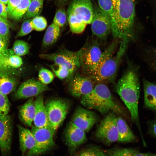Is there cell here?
Returning <instances> with one entry per match:
<instances>
[{
  "mask_svg": "<svg viewBox=\"0 0 156 156\" xmlns=\"http://www.w3.org/2000/svg\"><path fill=\"white\" fill-rule=\"evenodd\" d=\"M109 156H134L139 152L131 148H114L104 150Z\"/></svg>",
  "mask_w": 156,
  "mask_h": 156,
  "instance_id": "cell-27",
  "label": "cell"
},
{
  "mask_svg": "<svg viewBox=\"0 0 156 156\" xmlns=\"http://www.w3.org/2000/svg\"><path fill=\"white\" fill-rule=\"evenodd\" d=\"M146 54L148 65L156 72V48L148 49Z\"/></svg>",
  "mask_w": 156,
  "mask_h": 156,
  "instance_id": "cell-37",
  "label": "cell"
},
{
  "mask_svg": "<svg viewBox=\"0 0 156 156\" xmlns=\"http://www.w3.org/2000/svg\"><path fill=\"white\" fill-rule=\"evenodd\" d=\"M148 132L149 134L156 138V118L148 122Z\"/></svg>",
  "mask_w": 156,
  "mask_h": 156,
  "instance_id": "cell-43",
  "label": "cell"
},
{
  "mask_svg": "<svg viewBox=\"0 0 156 156\" xmlns=\"http://www.w3.org/2000/svg\"><path fill=\"white\" fill-rule=\"evenodd\" d=\"M9 57L5 54L0 53V74L9 73L13 69L10 67L7 62V59Z\"/></svg>",
  "mask_w": 156,
  "mask_h": 156,
  "instance_id": "cell-38",
  "label": "cell"
},
{
  "mask_svg": "<svg viewBox=\"0 0 156 156\" xmlns=\"http://www.w3.org/2000/svg\"><path fill=\"white\" fill-rule=\"evenodd\" d=\"M38 77L40 81L45 85L51 82L54 78L53 73L49 70L44 68H42L39 70Z\"/></svg>",
  "mask_w": 156,
  "mask_h": 156,
  "instance_id": "cell-31",
  "label": "cell"
},
{
  "mask_svg": "<svg viewBox=\"0 0 156 156\" xmlns=\"http://www.w3.org/2000/svg\"><path fill=\"white\" fill-rule=\"evenodd\" d=\"M116 123L118 133V142L129 143L136 141L135 136L123 118L120 116H117Z\"/></svg>",
  "mask_w": 156,
  "mask_h": 156,
  "instance_id": "cell-20",
  "label": "cell"
},
{
  "mask_svg": "<svg viewBox=\"0 0 156 156\" xmlns=\"http://www.w3.org/2000/svg\"><path fill=\"white\" fill-rule=\"evenodd\" d=\"M35 112L33 97L29 98L21 107L19 111L20 120L24 125L31 127L34 118Z\"/></svg>",
  "mask_w": 156,
  "mask_h": 156,
  "instance_id": "cell-21",
  "label": "cell"
},
{
  "mask_svg": "<svg viewBox=\"0 0 156 156\" xmlns=\"http://www.w3.org/2000/svg\"><path fill=\"white\" fill-rule=\"evenodd\" d=\"M20 148L22 156L31 152L35 147L36 142L31 131L18 125Z\"/></svg>",
  "mask_w": 156,
  "mask_h": 156,
  "instance_id": "cell-17",
  "label": "cell"
},
{
  "mask_svg": "<svg viewBox=\"0 0 156 156\" xmlns=\"http://www.w3.org/2000/svg\"><path fill=\"white\" fill-rule=\"evenodd\" d=\"M151 12V18L156 23V0H146Z\"/></svg>",
  "mask_w": 156,
  "mask_h": 156,
  "instance_id": "cell-41",
  "label": "cell"
},
{
  "mask_svg": "<svg viewBox=\"0 0 156 156\" xmlns=\"http://www.w3.org/2000/svg\"><path fill=\"white\" fill-rule=\"evenodd\" d=\"M9 0H0V1L5 5L7 4Z\"/></svg>",
  "mask_w": 156,
  "mask_h": 156,
  "instance_id": "cell-47",
  "label": "cell"
},
{
  "mask_svg": "<svg viewBox=\"0 0 156 156\" xmlns=\"http://www.w3.org/2000/svg\"><path fill=\"white\" fill-rule=\"evenodd\" d=\"M12 128L11 116L0 115V149L2 156H8L10 153Z\"/></svg>",
  "mask_w": 156,
  "mask_h": 156,
  "instance_id": "cell-14",
  "label": "cell"
},
{
  "mask_svg": "<svg viewBox=\"0 0 156 156\" xmlns=\"http://www.w3.org/2000/svg\"><path fill=\"white\" fill-rule=\"evenodd\" d=\"M39 57L65 67L72 75L76 69L80 67L77 51L74 52L63 49L53 53L40 54Z\"/></svg>",
  "mask_w": 156,
  "mask_h": 156,
  "instance_id": "cell-7",
  "label": "cell"
},
{
  "mask_svg": "<svg viewBox=\"0 0 156 156\" xmlns=\"http://www.w3.org/2000/svg\"><path fill=\"white\" fill-rule=\"evenodd\" d=\"M144 106L146 109L156 112V84L144 80Z\"/></svg>",
  "mask_w": 156,
  "mask_h": 156,
  "instance_id": "cell-19",
  "label": "cell"
},
{
  "mask_svg": "<svg viewBox=\"0 0 156 156\" xmlns=\"http://www.w3.org/2000/svg\"><path fill=\"white\" fill-rule=\"evenodd\" d=\"M29 49L30 46L27 42L18 40L14 43L12 50L15 54L21 56L27 54Z\"/></svg>",
  "mask_w": 156,
  "mask_h": 156,
  "instance_id": "cell-29",
  "label": "cell"
},
{
  "mask_svg": "<svg viewBox=\"0 0 156 156\" xmlns=\"http://www.w3.org/2000/svg\"><path fill=\"white\" fill-rule=\"evenodd\" d=\"M50 67L56 76L60 79H64L73 76L67 68L61 65L54 64Z\"/></svg>",
  "mask_w": 156,
  "mask_h": 156,
  "instance_id": "cell-30",
  "label": "cell"
},
{
  "mask_svg": "<svg viewBox=\"0 0 156 156\" xmlns=\"http://www.w3.org/2000/svg\"><path fill=\"white\" fill-rule=\"evenodd\" d=\"M68 21L71 31L76 34L82 32L85 29L86 24L71 13L68 12Z\"/></svg>",
  "mask_w": 156,
  "mask_h": 156,
  "instance_id": "cell-25",
  "label": "cell"
},
{
  "mask_svg": "<svg viewBox=\"0 0 156 156\" xmlns=\"http://www.w3.org/2000/svg\"><path fill=\"white\" fill-rule=\"evenodd\" d=\"M134 156H156V154L150 153H140L138 152Z\"/></svg>",
  "mask_w": 156,
  "mask_h": 156,
  "instance_id": "cell-46",
  "label": "cell"
},
{
  "mask_svg": "<svg viewBox=\"0 0 156 156\" xmlns=\"http://www.w3.org/2000/svg\"><path fill=\"white\" fill-rule=\"evenodd\" d=\"M44 0H31L28 10L23 17V20L29 19L38 15L43 7Z\"/></svg>",
  "mask_w": 156,
  "mask_h": 156,
  "instance_id": "cell-24",
  "label": "cell"
},
{
  "mask_svg": "<svg viewBox=\"0 0 156 156\" xmlns=\"http://www.w3.org/2000/svg\"><path fill=\"white\" fill-rule=\"evenodd\" d=\"M8 15L7 6L6 5L0 1V16L6 19Z\"/></svg>",
  "mask_w": 156,
  "mask_h": 156,
  "instance_id": "cell-44",
  "label": "cell"
},
{
  "mask_svg": "<svg viewBox=\"0 0 156 156\" xmlns=\"http://www.w3.org/2000/svg\"><path fill=\"white\" fill-rule=\"evenodd\" d=\"M7 62L8 65L13 69L21 67L23 64V60L21 57L15 54L7 57Z\"/></svg>",
  "mask_w": 156,
  "mask_h": 156,
  "instance_id": "cell-35",
  "label": "cell"
},
{
  "mask_svg": "<svg viewBox=\"0 0 156 156\" xmlns=\"http://www.w3.org/2000/svg\"><path fill=\"white\" fill-rule=\"evenodd\" d=\"M81 68L86 76L91 77L94 73L100 59L101 52L96 40L88 42L77 51Z\"/></svg>",
  "mask_w": 156,
  "mask_h": 156,
  "instance_id": "cell-5",
  "label": "cell"
},
{
  "mask_svg": "<svg viewBox=\"0 0 156 156\" xmlns=\"http://www.w3.org/2000/svg\"><path fill=\"white\" fill-rule=\"evenodd\" d=\"M60 33V28L53 23L47 29L44 36L42 44L44 47H48L55 43Z\"/></svg>",
  "mask_w": 156,
  "mask_h": 156,
  "instance_id": "cell-23",
  "label": "cell"
},
{
  "mask_svg": "<svg viewBox=\"0 0 156 156\" xmlns=\"http://www.w3.org/2000/svg\"><path fill=\"white\" fill-rule=\"evenodd\" d=\"M68 12L71 13L86 24L92 22L93 8L91 0H73Z\"/></svg>",
  "mask_w": 156,
  "mask_h": 156,
  "instance_id": "cell-15",
  "label": "cell"
},
{
  "mask_svg": "<svg viewBox=\"0 0 156 156\" xmlns=\"http://www.w3.org/2000/svg\"><path fill=\"white\" fill-rule=\"evenodd\" d=\"M63 0L65 1H66V0Z\"/></svg>",
  "mask_w": 156,
  "mask_h": 156,
  "instance_id": "cell-49",
  "label": "cell"
},
{
  "mask_svg": "<svg viewBox=\"0 0 156 156\" xmlns=\"http://www.w3.org/2000/svg\"><path fill=\"white\" fill-rule=\"evenodd\" d=\"M115 21L112 28L114 37L122 39L131 38L135 18L133 0H112Z\"/></svg>",
  "mask_w": 156,
  "mask_h": 156,
  "instance_id": "cell-4",
  "label": "cell"
},
{
  "mask_svg": "<svg viewBox=\"0 0 156 156\" xmlns=\"http://www.w3.org/2000/svg\"><path fill=\"white\" fill-rule=\"evenodd\" d=\"M98 120V118L94 112L80 107L76 109L70 122L75 126L87 132Z\"/></svg>",
  "mask_w": 156,
  "mask_h": 156,
  "instance_id": "cell-11",
  "label": "cell"
},
{
  "mask_svg": "<svg viewBox=\"0 0 156 156\" xmlns=\"http://www.w3.org/2000/svg\"><path fill=\"white\" fill-rule=\"evenodd\" d=\"M8 41L0 36V53H5L7 48Z\"/></svg>",
  "mask_w": 156,
  "mask_h": 156,
  "instance_id": "cell-45",
  "label": "cell"
},
{
  "mask_svg": "<svg viewBox=\"0 0 156 156\" xmlns=\"http://www.w3.org/2000/svg\"><path fill=\"white\" fill-rule=\"evenodd\" d=\"M30 23L33 29L38 31L44 30L47 25L46 20L42 16H37L34 17L31 20Z\"/></svg>",
  "mask_w": 156,
  "mask_h": 156,
  "instance_id": "cell-32",
  "label": "cell"
},
{
  "mask_svg": "<svg viewBox=\"0 0 156 156\" xmlns=\"http://www.w3.org/2000/svg\"><path fill=\"white\" fill-rule=\"evenodd\" d=\"M16 79L9 73L0 74V92L7 95L15 89Z\"/></svg>",
  "mask_w": 156,
  "mask_h": 156,
  "instance_id": "cell-22",
  "label": "cell"
},
{
  "mask_svg": "<svg viewBox=\"0 0 156 156\" xmlns=\"http://www.w3.org/2000/svg\"><path fill=\"white\" fill-rule=\"evenodd\" d=\"M81 102L86 108L96 110L102 115L113 112L125 116L123 109L104 83H98L95 86L90 92L81 98Z\"/></svg>",
  "mask_w": 156,
  "mask_h": 156,
  "instance_id": "cell-3",
  "label": "cell"
},
{
  "mask_svg": "<svg viewBox=\"0 0 156 156\" xmlns=\"http://www.w3.org/2000/svg\"><path fill=\"white\" fill-rule=\"evenodd\" d=\"M99 7L109 17L112 28L115 23V18L112 0H97Z\"/></svg>",
  "mask_w": 156,
  "mask_h": 156,
  "instance_id": "cell-28",
  "label": "cell"
},
{
  "mask_svg": "<svg viewBox=\"0 0 156 156\" xmlns=\"http://www.w3.org/2000/svg\"><path fill=\"white\" fill-rule=\"evenodd\" d=\"M66 20V16L64 10L60 9L56 12L53 23L60 28L64 25Z\"/></svg>",
  "mask_w": 156,
  "mask_h": 156,
  "instance_id": "cell-36",
  "label": "cell"
},
{
  "mask_svg": "<svg viewBox=\"0 0 156 156\" xmlns=\"http://www.w3.org/2000/svg\"><path fill=\"white\" fill-rule=\"evenodd\" d=\"M45 105L50 127L55 132L65 119L69 104L64 100L55 99L49 101Z\"/></svg>",
  "mask_w": 156,
  "mask_h": 156,
  "instance_id": "cell-6",
  "label": "cell"
},
{
  "mask_svg": "<svg viewBox=\"0 0 156 156\" xmlns=\"http://www.w3.org/2000/svg\"><path fill=\"white\" fill-rule=\"evenodd\" d=\"M50 90L46 85L32 78L22 83L14 94L16 99H26L37 96Z\"/></svg>",
  "mask_w": 156,
  "mask_h": 156,
  "instance_id": "cell-12",
  "label": "cell"
},
{
  "mask_svg": "<svg viewBox=\"0 0 156 156\" xmlns=\"http://www.w3.org/2000/svg\"><path fill=\"white\" fill-rule=\"evenodd\" d=\"M34 104L35 112L33 122L34 125L39 128L50 127L43 97L42 94L37 96L34 100Z\"/></svg>",
  "mask_w": 156,
  "mask_h": 156,
  "instance_id": "cell-18",
  "label": "cell"
},
{
  "mask_svg": "<svg viewBox=\"0 0 156 156\" xmlns=\"http://www.w3.org/2000/svg\"><path fill=\"white\" fill-rule=\"evenodd\" d=\"M31 0H21L20 3L9 16L15 21L21 19L27 11Z\"/></svg>",
  "mask_w": 156,
  "mask_h": 156,
  "instance_id": "cell-26",
  "label": "cell"
},
{
  "mask_svg": "<svg viewBox=\"0 0 156 156\" xmlns=\"http://www.w3.org/2000/svg\"><path fill=\"white\" fill-rule=\"evenodd\" d=\"M31 131L35 138L36 144L34 148L25 156H37L54 146L53 136L55 132L50 127L39 128L33 125Z\"/></svg>",
  "mask_w": 156,
  "mask_h": 156,
  "instance_id": "cell-8",
  "label": "cell"
},
{
  "mask_svg": "<svg viewBox=\"0 0 156 156\" xmlns=\"http://www.w3.org/2000/svg\"><path fill=\"white\" fill-rule=\"evenodd\" d=\"M31 20L29 19L25 20L22 24L20 29L16 35V37L25 36L34 30L31 24Z\"/></svg>",
  "mask_w": 156,
  "mask_h": 156,
  "instance_id": "cell-34",
  "label": "cell"
},
{
  "mask_svg": "<svg viewBox=\"0 0 156 156\" xmlns=\"http://www.w3.org/2000/svg\"><path fill=\"white\" fill-rule=\"evenodd\" d=\"M80 156H109L104 151L97 148L88 149L82 153Z\"/></svg>",
  "mask_w": 156,
  "mask_h": 156,
  "instance_id": "cell-39",
  "label": "cell"
},
{
  "mask_svg": "<svg viewBox=\"0 0 156 156\" xmlns=\"http://www.w3.org/2000/svg\"><path fill=\"white\" fill-rule=\"evenodd\" d=\"M10 107V103L7 95L0 92V115H7Z\"/></svg>",
  "mask_w": 156,
  "mask_h": 156,
  "instance_id": "cell-33",
  "label": "cell"
},
{
  "mask_svg": "<svg viewBox=\"0 0 156 156\" xmlns=\"http://www.w3.org/2000/svg\"><path fill=\"white\" fill-rule=\"evenodd\" d=\"M0 20H3V21H7V20L6 19H5L4 18H2V17L0 16Z\"/></svg>",
  "mask_w": 156,
  "mask_h": 156,
  "instance_id": "cell-48",
  "label": "cell"
},
{
  "mask_svg": "<svg viewBox=\"0 0 156 156\" xmlns=\"http://www.w3.org/2000/svg\"><path fill=\"white\" fill-rule=\"evenodd\" d=\"M85 132L70 122L65 130L66 143L71 151H75L87 140Z\"/></svg>",
  "mask_w": 156,
  "mask_h": 156,
  "instance_id": "cell-16",
  "label": "cell"
},
{
  "mask_svg": "<svg viewBox=\"0 0 156 156\" xmlns=\"http://www.w3.org/2000/svg\"><path fill=\"white\" fill-rule=\"evenodd\" d=\"M21 0H9L7 4L8 15L10 16L20 3Z\"/></svg>",
  "mask_w": 156,
  "mask_h": 156,
  "instance_id": "cell-42",
  "label": "cell"
},
{
  "mask_svg": "<svg viewBox=\"0 0 156 156\" xmlns=\"http://www.w3.org/2000/svg\"><path fill=\"white\" fill-rule=\"evenodd\" d=\"M140 85L136 72L132 69L127 70L119 80L115 91L128 109L132 121L136 125L144 140L139 117L138 104L140 96Z\"/></svg>",
  "mask_w": 156,
  "mask_h": 156,
  "instance_id": "cell-2",
  "label": "cell"
},
{
  "mask_svg": "<svg viewBox=\"0 0 156 156\" xmlns=\"http://www.w3.org/2000/svg\"><path fill=\"white\" fill-rule=\"evenodd\" d=\"M129 40L126 38L122 39L118 51L115 55L114 51L118 42L117 40L113 41L102 52L96 70L92 76L90 77L94 82L114 83Z\"/></svg>",
  "mask_w": 156,
  "mask_h": 156,
  "instance_id": "cell-1",
  "label": "cell"
},
{
  "mask_svg": "<svg viewBox=\"0 0 156 156\" xmlns=\"http://www.w3.org/2000/svg\"><path fill=\"white\" fill-rule=\"evenodd\" d=\"M94 87V82L90 77L79 74L72 76L69 85L71 94L76 98H81L89 94Z\"/></svg>",
  "mask_w": 156,
  "mask_h": 156,
  "instance_id": "cell-13",
  "label": "cell"
},
{
  "mask_svg": "<svg viewBox=\"0 0 156 156\" xmlns=\"http://www.w3.org/2000/svg\"><path fill=\"white\" fill-rule=\"evenodd\" d=\"M93 34L99 39L105 38L112 32V25L109 16L99 6L93 8L91 23Z\"/></svg>",
  "mask_w": 156,
  "mask_h": 156,
  "instance_id": "cell-10",
  "label": "cell"
},
{
  "mask_svg": "<svg viewBox=\"0 0 156 156\" xmlns=\"http://www.w3.org/2000/svg\"><path fill=\"white\" fill-rule=\"evenodd\" d=\"M116 118V114L113 112L106 115L96 131L95 135L96 139L106 144L118 141Z\"/></svg>",
  "mask_w": 156,
  "mask_h": 156,
  "instance_id": "cell-9",
  "label": "cell"
},
{
  "mask_svg": "<svg viewBox=\"0 0 156 156\" xmlns=\"http://www.w3.org/2000/svg\"><path fill=\"white\" fill-rule=\"evenodd\" d=\"M9 35V25L8 21L0 20V36L8 41Z\"/></svg>",
  "mask_w": 156,
  "mask_h": 156,
  "instance_id": "cell-40",
  "label": "cell"
}]
</instances>
